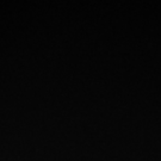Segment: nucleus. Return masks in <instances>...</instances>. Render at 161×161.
<instances>
[]
</instances>
